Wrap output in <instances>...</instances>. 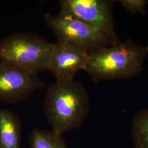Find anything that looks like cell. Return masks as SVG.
<instances>
[{"label": "cell", "instance_id": "6da1fadb", "mask_svg": "<svg viewBox=\"0 0 148 148\" xmlns=\"http://www.w3.org/2000/svg\"><path fill=\"white\" fill-rule=\"evenodd\" d=\"M42 109L52 130L63 135L81 127L88 117V92L83 84L74 79L56 81L47 87Z\"/></svg>", "mask_w": 148, "mask_h": 148}, {"label": "cell", "instance_id": "7a4b0ae2", "mask_svg": "<svg viewBox=\"0 0 148 148\" xmlns=\"http://www.w3.org/2000/svg\"><path fill=\"white\" fill-rule=\"evenodd\" d=\"M148 55L146 46L129 39L89 54L85 71L95 84L101 81L132 78L144 70Z\"/></svg>", "mask_w": 148, "mask_h": 148}, {"label": "cell", "instance_id": "3957f363", "mask_svg": "<svg viewBox=\"0 0 148 148\" xmlns=\"http://www.w3.org/2000/svg\"><path fill=\"white\" fill-rule=\"evenodd\" d=\"M52 44L37 34H11L0 40V62L38 75L48 70Z\"/></svg>", "mask_w": 148, "mask_h": 148}, {"label": "cell", "instance_id": "277c9868", "mask_svg": "<svg viewBox=\"0 0 148 148\" xmlns=\"http://www.w3.org/2000/svg\"><path fill=\"white\" fill-rule=\"evenodd\" d=\"M44 21L57 41L67 43L88 54L116 43L97 28L61 13H46Z\"/></svg>", "mask_w": 148, "mask_h": 148}, {"label": "cell", "instance_id": "5b68a950", "mask_svg": "<svg viewBox=\"0 0 148 148\" xmlns=\"http://www.w3.org/2000/svg\"><path fill=\"white\" fill-rule=\"evenodd\" d=\"M113 3L109 0H60L59 13L96 27L115 42H119L112 13Z\"/></svg>", "mask_w": 148, "mask_h": 148}, {"label": "cell", "instance_id": "8992f818", "mask_svg": "<svg viewBox=\"0 0 148 148\" xmlns=\"http://www.w3.org/2000/svg\"><path fill=\"white\" fill-rule=\"evenodd\" d=\"M45 87L38 75L0 62V101L16 104Z\"/></svg>", "mask_w": 148, "mask_h": 148}, {"label": "cell", "instance_id": "52a82bcc", "mask_svg": "<svg viewBox=\"0 0 148 148\" xmlns=\"http://www.w3.org/2000/svg\"><path fill=\"white\" fill-rule=\"evenodd\" d=\"M88 55L73 45L57 41L52 44L48 71L56 81L74 79L79 71H85Z\"/></svg>", "mask_w": 148, "mask_h": 148}, {"label": "cell", "instance_id": "ba28073f", "mask_svg": "<svg viewBox=\"0 0 148 148\" xmlns=\"http://www.w3.org/2000/svg\"><path fill=\"white\" fill-rule=\"evenodd\" d=\"M21 121L15 113L0 109V148H21Z\"/></svg>", "mask_w": 148, "mask_h": 148}, {"label": "cell", "instance_id": "9c48e42d", "mask_svg": "<svg viewBox=\"0 0 148 148\" xmlns=\"http://www.w3.org/2000/svg\"><path fill=\"white\" fill-rule=\"evenodd\" d=\"M28 142L30 148H68L63 135L38 128L32 130Z\"/></svg>", "mask_w": 148, "mask_h": 148}, {"label": "cell", "instance_id": "30bf717a", "mask_svg": "<svg viewBox=\"0 0 148 148\" xmlns=\"http://www.w3.org/2000/svg\"><path fill=\"white\" fill-rule=\"evenodd\" d=\"M131 134L135 148H148V108L134 116Z\"/></svg>", "mask_w": 148, "mask_h": 148}, {"label": "cell", "instance_id": "8fae6325", "mask_svg": "<svg viewBox=\"0 0 148 148\" xmlns=\"http://www.w3.org/2000/svg\"><path fill=\"white\" fill-rule=\"evenodd\" d=\"M119 3L132 14H146V5L148 3L146 0H120Z\"/></svg>", "mask_w": 148, "mask_h": 148}, {"label": "cell", "instance_id": "7c38bea8", "mask_svg": "<svg viewBox=\"0 0 148 148\" xmlns=\"http://www.w3.org/2000/svg\"><path fill=\"white\" fill-rule=\"evenodd\" d=\"M146 47H147V49H148V45H147V46H146Z\"/></svg>", "mask_w": 148, "mask_h": 148}]
</instances>
